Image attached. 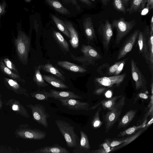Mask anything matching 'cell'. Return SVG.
<instances>
[{
    "mask_svg": "<svg viewBox=\"0 0 153 153\" xmlns=\"http://www.w3.org/2000/svg\"><path fill=\"white\" fill-rule=\"evenodd\" d=\"M55 122L60 133L64 137L68 147L76 148L80 140L74 131V127L69 123L60 120Z\"/></svg>",
    "mask_w": 153,
    "mask_h": 153,
    "instance_id": "obj_1",
    "label": "cell"
},
{
    "mask_svg": "<svg viewBox=\"0 0 153 153\" xmlns=\"http://www.w3.org/2000/svg\"><path fill=\"white\" fill-rule=\"evenodd\" d=\"M15 44L19 59L22 64L26 65L30 50V38L24 33L19 32L15 39Z\"/></svg>",
    "mask_w": 153,
    "mask_h": 153,
    "instance_id": "obj_2",
    "label": "cell"
},
{
    "mask_svg": "<svg viewBox=\"0 0 153 153\" xmlns=\"http://www.w3.org/2000/svg\"><path fill=\"white\" fill-rule=\"evenodd\" d=\"M125 97L122 96L113 108L103 116L105 132L107 133L113 126L120 117L125 104Z\"/></svg>",
    "mask_w": 153,
    "mask_h": 153,
    "instance_id": "obj_3",
    "label": "cell"
},
{
    "mask_svg": "<svg viewBox=\"0 0 153 153\" xmlns=\"http://www.w3.org/2000/svg\"><path fill=\"white\" fill-rule=\"evenodd\" d=\"M136 24L135 20H132L129 21L125 20L124 18L118 19H114L112 22V28H115L117 31L116 43L118 44Z\"/></svg>",
    "mask_w": 153,
    "mask_h": 153,
    "instance_id": "obj_4",
    "label": "cell"
},
{
    "mask_svg": "<svg viewBox=\"0 0 153 153\" xmlns=\"http://www.w3.org/2000/svg\"><path fill=\"white\" fill-rule=\"evenodd\" d=\"M81 51L83 54V56H75L71 53V55L73 59L82 64H94V60L102 58L99 53L90 45H83L81 48Z\"/></svg>",
    "mask_w": 153,
    "mask_h": 153,
    "instance_id": "obj_5",
    "label": "cell"
},
{
    "mask_svg": "<svg viewBox=\"0 0 153 153\" xmlns=\"http://www.w3.org/2000/svg\"><path fill=\"white\" fill-rule=\"evenodd\" d=\"M31 110L33 119L44 127L48 126L47 119L50 115L46 111L45 107L40 104H31L27 105Z\"/></svg>",
    "mask_w": 153,
    "mask_h": 153,
    "instance_id": "obj_6",
    "label": "cell"
},
{
    "mask_svg": "<svg viewBox=\"0 0 153 153\" xmlns=\"http://www.w3.org/2000/svg\"><path fill=\"white\" fill-rule=\"evenodd\" d=\"M150 33L149 26H146L143 32L140 31L138 37L137 43L139 50L146 62L149 65V54L148 44Z\"/></svg>",
    "mask_w": 153,
    "mask_h": 153,
    "instance_id": "obj_7",
    "label": "cell"
},
{
    "mask_svg": "<svg viewBox=\"0 0 153 153\" xmlns=\"http://www.w3.org/2000/svg\"><path fill=\"white\" fill-rule=\"evenodd\" d=\"M140 31L138 29L135 30L126 39L119 52L117 58V60L124 57L131 51L137 39Z\"/></svg>",
    "mask_w": 153,
    "mask_h": 153,
    "instance_id": "obj_8",
    "label": "cell"
},
{
    "mask_svg": "<svg viewBox=\"0 0 153 153\" xmlns=\"http://www.w3.org/2000/svg\"><path fill=\"white\" fill-rule=\"evenodd\" d=\"M98 31L102 36L103 47L105 50L108 51L113 34L111 24L108 20H106L104 23H102L100 25Z\"/></svg>",
    "mask_w": 153,
    "mask_h": 153,
    "instance_id": "obj_9",
    "label": "cell"
},
{
    "mask_svg": "<svg viewBox=\"0 0 153 153\" xmlns=\"http://www.w3.org/2000/svg\"><path fill=\"white\" fill-rule=\"evenodd\" d=\"M16 134L23 138L36 140L44 139L46 135V132L44 131L30 128L21 129L18 131Z\"/></svg>",
    "mask_w": 153,
    "mask_h": 153,
    "instance_id": "obj_10",
    "label": "cell"
},
{
    "mask_svg": "<svg viewBox=\"0 0 153 153\" xmlns=\"http://www.w3.org/2000/svg\"><path fill=\"white\" fill-rule=\"evenodd\" d=\"M131 65L132 76L135 82L136 89L146 88V80L133 59L131 60Z\"/></svg>",
    "mask_w": 153,
    "mask_h": 153,
    "instance_id": "obj_11",
    "label": "cell"
},
{
    "mask_svg": "<svg viewBox=\"0 0 153 153\" xmlns=\"http://www.w3.org/2000/svg\"><path fill=\"white\" fill-rule=\"evenodd\" d=\"M61 104L68 109L75 110H88L89 104L74 99H58Z\"/></svg>",
    "mask_w": 153,
    "mask_h": 153,
    "instance_id": "obj_12",
    "label": "cell"
},
{
    "mask_svg": "<svg viewBox=\"0 0 153 153\" xmlns=\"http://www.w3.org/2000/svg\"><path fill=\"white\" fill-rule=\"evenodd\" d=\"M126 76V74L115 75L110 77H96V81L101 85L110 87L114 85H119L123 81Z\"/></svg>",
    "mask_w": 153,
    "mask_h": 153,
    "instance_id": "obj_13",
    "label": "cell"
},
{
    "mask_svg": "<svg viewBox=\"0 0 153 153\" xmlns=\"http://www.w3.org/2000/svg\"><path fill=\"white\" fill-rule=\"evenodd\" d=\"M81 138L79 145L74 149L73 151L74 153H89L91 149L88 137L83 131H80Z\"/></svg>",
    "mask_w": 153,
    "mask_h": 153,
    "instance_id": "obj_14",
    "label": "cell"
},
{
    "mask_svg": "<svg viewBox=\"0 0 153 153\" xmlns=\"http://www.w3.org/2000/svg\"><path fill=\"white\" fill-rule=\"evenodd\" d=\"M64 22L66 25L70 35L69 42L72 48L76 49L78 47L79 45L78 33L71 22L67 21H65Z\"/></svg>",
    "mask_w": 153,
    "mask_h": 153,
    "instance_id": "obj_15",
    "label": "cell"
},
{
    "mask_svg": "<svg viewBox=\"0 0 153 153\" xmlns=\"http://www.w3.org/2000/svg\"><path fill=\"white\" fill-rule=\"evenodd\" d=\"M35 153H69L65 148L57 144L51 146H46L37 149L34 152Z\"/></svg>",
    "mask_w": 153,
    "mask_h": 153,
    "instance_id": "obj_16",
    "label": "cell"
},
{
    "mask_svg": "<svg viewBox=\"0 0 153 153\" xmlns=\"http://www.w3.org/2000/svg\"><path fill=\"white\" fill-rule=\"evenodd\" d=\"M49 92L51 97L55 99H81L82 97L75 94L74 93L69 91H58L51 89Z\"/></svg>",
    "mask_w": 153,
    "mask_h": 153,
    "instance_id": "obj_17",
    "label": "cell"
},
{
    "mask_svg": "<svg viewBox=\"0 0 153 153\" xmlns=\"http://www.w3.org/2000/svg\"><path fill=\"white\" fill-rule=\"evenodd\" d=\"M83 26L85 34L88 40L91 41L93 40L96 36L91 17H88L85 19Z\"/></svg>",
    "mask_w": 153,
    "mask_h": 153,
    "instance_id": "obj_18",
    "label": "cell"
},
{
    "mask_svg": "<svg viewBox=\"0 0 153 153\" xmlns=\"http://www.w3.org/2000/svg\"><path fill=\"white\" fill-rule=\"evenodd\" d=\"M57 64L59 66L70 71L83 73L87 70L78 65L67 61H59Z\"/></svg>",
    "mask_w": 153,
    "mask_h": 153,
    "instance_id": "obj_19",
    "label": "cell"
},
{
    "mask_svg": "<svg viewBox=\"0 0 153 153\" xmlns=\"http://www.w3.org/2000/svg\"><path fill=\"white\" fill-rule=\"evenodd\" d=\"M38 66L40 69H42L47 72L52 74L60 78L62 81H65V76L52 64L48 63L45 65L40 64Z\"/></svg>",
    "mask_w": 153,
    "mask_h": 153,
    "instance_id": "obj_20",
    "label": "cell"
},
{
    "mask_svg": "<svg viewBox=\"0 0 153 153\" xmlns=\"http://www.w3.org/2000/svg\"><path fill=\"white\" fill-rule=\"evenodd\" d=\"M137 112L136 110H130L128 111L119 122L117 128L120 129L128 126L135 117Z\"/></svg>",
    "mask_w": 153,
    "mask_h": 153,
    "instance_id": "obj_21",
    "label": "cell"
},
{
    "mask_svg": "<svg viewBox=\"0 0 153 153\" xmlns=\"http://www.w3.org/2000/svg\"><path fill=\"white\" fill-rule=\"evenodd\" d=\"M53 34L54 39L61 49L64 52H69L68 44L62 35L59 32L55 30H53Z\"/></svg>",
    "mask_w": 153,
    "mask_h": 153,
    "instance_id": "obj_22",
    "label": "cell"
},
{
    "mask_svg": "<svg viewBox=\"0 0 153 153\" xmlns=\"http://www.w3.org/2000/svg\"><path fill=\"white\" fill-rule=\"evenodd\" d=\"M8 105H10L12 109L21 115L26 118H29L30 116L28 112L23 106L19 101L11 100L7 102Z\"/></svg>",
    "mask_w": 153,
    "mask_h": 153,
    "instance_id": "obj_23",
    "label": "cell"
},
{
    "mask_svg": "<svg viewBox=\"0 0 153 153\" xmlns=\"http://www.w3.org/2000/svg\"><path fill=\"white\" fill-rule=\"evenodd\" d=\"M44 80L53 86L60 89H67L68 87L61 80L50 75H42Z\"/></svg>",
    "mask_w": 153,
    "mask_h": 153,
    "instance_id": "obj_24",
    "label": "cell"
},
{
    "mask_svg": "<svg viewBox=\"0 0 153 153\" xmlns=\"http://www.w3.org/2000/svg\"><path fill=\"white\" fill-rule=\"evenodd\" d=\"M4 79L7 86L16 93L24 94L27 97L29 96L28 94L26 93V91L21 87L16 80L7 78H4Z\"/></svg>",
    "mask_w": 153,
    "mask_h": 153,
    "instance_id": "obj_25",
    "label": "cell"
},
{
    "mask_svg": "<svg viewBox=\"0 0 153 153\" xmlns=\"http://www.w3.org/2000/svg\"><path fill=\"white\" fill-rule=\"evenodd\" d=\"M147 0H132L128 10L129 14L140 12L144 8Z\"/></svg>",
    "mask_w": 153,
    "mask_h": 153,
    "instance_id": "obj_26",
    "label": "cell"
},
{
    "mask_svg": "<svg viewBox=\"0 0 153 153\" xmlns=\"http://www.w3.org/2000/svg\"><path fill=\"white\" fill-rule=\"evenodd\" d=\"M46 2L56 10L63 14L69 15L70 12L57 0H45Z\"/></svg>",
    "mask_w": 153,
    "mask_h": 153,
    "instance_id": "obj_27",
    "label": "cell"
},
{
    "mask_svg": "<svg viewBox=\"0 0 153 153\" xmlns=\"http://www.w3.org/2000/svg\"><path fill=\"white\" fill-rule=\"evenodd\" d=\"M51 16L58 29L67 37L70 38L69 32L64 22L54 15H51Z\"/></svg>",
    "mask_w": 153,
    "mask_h": 153,
    "instance_id": "obj_28",
    "label": "cell"
},
{
    "mask_svg": "<svg viewBox=\"0 0 153 153\" xmlns=\"http://www.w3.org/2000/svg\"><path fill=\"white\" fill-rule=\"evenodd\" d=\"M0 68L4 74L10 78L19 82L22 81V79L19 76L13 72L10 69L7 67L3 62L1 60L0 61Z\"/></svg>",
    "mask_w": 153,
    "mask_h": 153,
    "instance_id": "obj_29",
    "label": "cell"
},
{
    "mask_svg": "<svg viewBox=\"0 0 153 153\" xmlns=\"http://www.w3.org/2000/svg\"><path fill=\"white\" fill-rule=\"evenodd\" d=\"M40 70L38 66L35 67L33 80L38 87H45L47 86L48 84L45 82Z\"/></svg>",
    "mask_w": 153,
    "mask_h": 153,
    "instance_id": "obj_30",
    "label": "cell"
},
{
    "mask_svg": "<svg viewBox=\"0 0 153 153\" xmlns=\"http://www.w3.org/2000/svg\"><path fill=\"white\" fill-rule=\"evenodd\" d=\"M144 128L139 129L137 132L135 133L133 135L127 137L126 140L124 142L118 146H115V147H112V148H111V150L112 151L115 149L117 150L128 145V144H129L131 142L134 140L140 134H141L144 131Z\"/></svg>",
    "mask_w": 153,
    "mask_h": 153,
    "instance_id": "obj_31",
    "label": "cell"
},
{
    "mask_svg": "<svg viewBox=\"0 0 153 153\" xmlns=\"http://www.w3.org/2000/svg\"><path fill=\"white\" fill-rule=\"evenodd\" d=\"M122 96V95L116 96L107 100H103L99 103L100 105L101 104L104 109H108L109 110L113 108L117 100Z\"/></svg>",
    "mask_w": 153,
    "mask_h": 153,
    "instance_id": "obj_32",
    "label": "cell"
},
{
    "mask_svg": "<svg viewBox=\"0 0 153 153\" xmlns=\"http://www.w3.org/2000/svg\"><path fill=\"white\" fill-rule=\"evenodd\" d=\"M145 122L138 126H134L120 132L117 135L118 137H123L135 133L139 129L146 127Z\"/></svg>",
    "mask_w": 153,
    "mask_h": 153,
    "instance_id": "obj_33",
    "label": "cell"
},
{
    "mask_svg": "<svg viewBox=\"0 0 153 153\" xmlns=\"http://www.w3.org/2000/svg\"><path fill=\"white\" fill-rule=\"evenodd\" d=\"M30 95L32 97L41 101L47 100L51 97L50 92L44 90L34 92L31 93Z\"/></svg>",
    "mask_w": 153,
    "mask_h": 153,
    "instance_id": "obj_34",
    "label": "cell"
},
{
    "mask_svg": "<svg viewBox=\"0 0 153 153\" xmlns=\"http://www.w3.org/2000/svg\"><path fill=\"white\" fill-rule=\"evenodd\" d=\"M102 110L100 106L95 113L91 121V125L93 128L97 129L101 127L103 122L101 121L100 118V113Z\"/></svg>",
    "mask_w": 153,
    "mask_h": 153,
    "instance_id": "obj_35",
    "label": "cell"
},
{
    "mask_svg": "<svg viewBox=\"0 0 153 153\" xmlns=\"http://www.w3.org/2000/svg\"><path fill=\"white\" fill-rule=\"evenodd\" d=\"M153 32L150 31L148 44L149 54V66L152 70L153 67Z\"/></svg>",
    "mask_w": 153,
    "mask_h": 153,
    "instance_id": "obj_36",
    "label": "cell"
},
{
    "mask_svg": "<svg viewBox=\"0 0 153 153\" xmlns=\"http://www.w3.org/2000/svg\"><path fill=\"white\" fill-rule=\"evenodd\" d=\"M127 137L121 138H106L105 139V141L111 147H113L118 146L125 142Z\"/></svg>",
    "mask_w": 153,
    "mask_h": 153,
    "instance_id": "obj_37",
    "label": "cell"
},
{
    "mask_svg": "<svg viewBox=\"0 0 153 153\" xmlns=\"http://www.w3.org/2000/svg\"><path fill=\"white\" fill-rule=\"evenodd\" d=\"M112 1L113 5L116 10L124 14L126 13V9L122 0H112Z\"/></svg>",
    "mask_w": 153,
    "mask_h": 153,
    "instance_id": "obj_38",
    "label": "cell"
},
{
    "mask_svg": "<svg viewBox=\"0 0 153 153\" xmlns=\"http://www.w3.org/2000/svg\"><path fill=\"white\" fill-rule=\"evenodd\" d=\"M3 62L7 67L11 71H13L17 74L19 75L18 71L15 65L8 58L4 59Z\"/></svg>",
    "mask_w": 153,
    "mask_h": 153,
    "instance_id": "obj_39",
    "label": "cell"
},
{
    "mask_svg": "<svg viewBox=\"0 0 153 153\" xmlns=\"http://www.w3.org/2000/svg\"><path fill=\"white\" fill-rule=\"evenodd\" d=\"M128 58L122 60V62L118 66L117 68L116 71L113 74L114 75H117L119 74L122 71L126 61L127 60Z\"/></svg>",
    "mask_w": 153,
    "mask_h": 153,
    "instance_id": "obj_40",
    "label": "cell"
},
{
    "mask_svg": "<svg viewBox=\"0 0 153 153\" xmlns=\"http://www.w3.org/2000/svg\"><path fill=\"white\" fill-rule=\"evenodd\" d=\"M122 61V60L117 62L110 67L108 71V74L110 75L113 74L117 70L118 66Z\"/></svg>",
    "mask_w": 153,
    "mask_h": 153,
    "instance_id": "obj_41",
    "label": "cell"
},
{
    "mask_svg": "<svg viewBox=\"0 0 153 153\" xmlns=\"http://www.w3.org/2000/svg\"><path fill=\"white\" fill-rule=\"evenodd\" d=\"M100 146L104 150L106 153H108L112 151L111 147L105 141L100 144Z\"/></svg>",
    "mask_w": 153,
    "mask_h": 153,
    "instance_id": "obj_42",
    "label": "cell"
},
{
    "mask_svg": "<svg viewBox=\"0 0 153 153\" xmlns=\"http://www.w3.org/2000/svg\"><path fill=\"white\" fill-rule=\"evenodd\" d=\"M148 96L146 94L140 92L138 94L134 100V101H136L137 100L139 99H146L148 98Z\"/></svg>",
    "mask_w": 153,
    "mask_h": 153,
    "instance_id": "obj_43",
    "label": "cell"
},
{
    "mask_svg": "<svg viewBox=\"0 0 153 153\" xmlns=\"http://www.w3.org/2000/svg\"><path fill=\"white\" fill-rule=\"evenodd\" d=\"M105 90L106 88H99L95 91L94 94L97 95H100L105 91Z\"/></svg>",
    "mask_w": 153,
    "mask_h": 153,
    "instance_id": "obj_44",
    "label": "cell"
},
{
    "mask_svg": "<svg viewBox=\"0 0 153 153\" xmlns=\"http://www.w3.org/2000/svg\"><path fill=\"white\" fill-rule=\"evenodd\" d=\"M89 153H106L104 150L102 148L100 147L98 149L90 151Z\"/></svg>",
    "mask_w": 153,
    "mask_h": 153,
    "instance_id": "obj_45",
    "label": "cell"
},
{
    "mask_svg": "<svg viewBox=\"0 0 153 153\" xmlns=\"http://www.w3.org/2000/svg\"><path fill=\"white\" fill-rule=\"evenodd\" d=\"M146 7H147L149 10L152 9L153 7V0H147Z\"/></svg>",
    "mask_w": 153,
    "mask_h": 153,
    "instance_id": "obj_46",
    "label": "cell"
},
{
    "mask_svg": "<svg viewBox=\"0 0 153 153\" xmlns=\"http://www.w3.org/2000/svg\"><path fill=\"white\" fill-rule=\"evenodd\" d=\"M67 2H70L75 6L78 9L79 5L76 0H64Z\"/></svg>",
    "mask_w": 153,
    "mask_h": 153,
    "instance_id": "obj_47",
    "label": "cell"
},
{
    "mask_svg": "<svg viewBox=\"0 0 153 153\" xmlns=\"http://www.w3.org/2000/svg\"><path fill=\"white\" fill-rule=\"evenodd\" d=\"M112 94V92L110 90L108 91L105 94V97L108 98H110L111 97Z\"/></svg>",
    "mask_w": 153,
    "mask_h": 153,
    "instance_id": "obj_48",
    "label": "cell"
},
{
    "mask_svg": "<svg viewBox=\"0 0 153 153\" xmlns=\"http://www.w3.org/2000/svg\"><path fill=\"white\" fill-rule=\"evenodd\" d=\"M82 3L88 6H91L92 5L91 2L89 0H79Z\"/></svg>",
    "mask_w": 153,
    "mask_h": 153,
    "instance_id": "obj_49",
    "label": "cell"
},
{
    "mask_svg": "<svg viewBox=\"0 0 153 153\" xmlns=\"http://www.w3.org/2000/svg\"><path fill=\"white\" fill-rule=\"evenodd\" d=\"M149 10V8L146 7L145 8H144L141 11V15H146V13H147Z\"/></svg>",
    "mask_w": 153,
    "mask_h": 153,
    "instance_id": "obj_50",
    "label": "cell"
},
{
    "mask_svg": "<svg viewBox=\"0 0 153 153\" xmlns=\"http://www.w3.org/2000/svg\"><path fill=\"white\" fill-rule=\"evenodd\" d=\"M150 31L153 32V16H152L150 21Z\"/></svg>",
    "mask_w": 153,
    "mask_h": 153,
    "instance_id": "obj_51",
    "label": "cell"
},
{
    "mask_svg": "<svg viewBox=\"0 0 153 153\" xmlns=\"http://www.w3.org/2000/svg\"><path fill=\"white\" fill-rule=\"evenodd\" d=\"M102 4L104 5H106L110 1V0H101Z\"/></svg>",
    "mask_w": 153,
    "mask_h": 153,
    "instance_id": "obj_52",
    "label": "cell"
},
{
    "mask_svg": "<svg viewBox=\"0 0 153 153\" xmlns=\"http://www.w3.org/2000/svg\"><path fill=\"white\" fill-rule=\"evenodd\" d=\"M123 1L124 4H125L126 5H127L128 4L130 0H122Z\"/></svg>",
    "mask_w": 153,
    "mask_h": 153,
    "instance_id": "obj_53",
    "label": "cell"
},
{
    "mask_svg": "<svg viewBox=\"0 0 153 153\" xmlns=\"http://www.w3.org/2000/svg\"><path fill=\"white\" fill-rule=\"evenodd\" d=\"M153 123V118L152 117L151 119L149 121L147 124V126H148L149 125Z\"/></svg>",
    "mask_w": 153,
    "mask_h": 153,
    "instance_id": "obj_54",
    "label": "cell"
},
{
    "mask_svg": "<svg viewBox=\"0 0 153 153\" xmlns=\"http://www.w3.org/2000/svg\"><path fill=\"white\" fill-rule=\"evenodd\" d=\"M151 91H152V94H153V82L152 80V83L151 84Z\"/></svg>",
    "mask_w": 153,
    "mask_h": 153,
    "instance_id": "obj_55",
    "label": "cell"
},
{
    "mask_svg": "<svg viewBox=\"0 0 153 153\" xmlns=\"http://www.w3.org/2000/svg\"><path fill=\"white\" fill-rule=\"evenodd\" d=\"M2 106V103L1 102V99L0 98V109L1 107V106Z\"/></svg>",
    "mask_w": 153,
    "mask_h": 153,
    "instance_id": "obj_56",
    "label": "cell"
},
{
    "mask_svg": "<svg viewBox=\"0 0 153 153\" xmlns=\"http://www.w3.org/2000/svg\"><path fill=\"white\" fill-rule=\"evenodd\" d=\"M2 11V9L1 7H0V13H1Z\"/></svg>",
    "mask_w": 153,
    "mask_h": 153,
    "instance_id": "obj_57",
    "label": "cell"
},
{
    "mask_svg": "<svg viewBox=\"0 0 153 153\" xmlns=\"http://www.w3.org/2000/svg\"><path fill=\"white\" fill-rule=\"evenodd\" d=\"M91 0L92 1H95V0Z\"/></svg>",
    "mask_w": 153,
    "mask_h": 153,
    "instance_id": "obj_58",
    "label": "cell"
},
{
    "mask_svg": "<svg viewBox=\"0 0 153 153\" xmlns=\"http://www.w3.org/2000/svg\"><path fill=\"white\" fill-rule=\"evenodd\" d=\"M27 0L28 1H30V0Z\"/></svg>",
    "mask_w": 153,
    "mask_h": 153,
    "instance_id": "obj_59",
    "label": "cell"
}]
</instances>
